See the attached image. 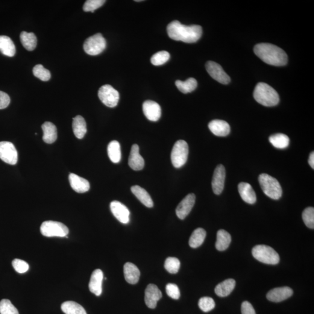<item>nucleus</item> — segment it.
Returning a JSON list of instances; mask_svg holds the SVG:
<instances>
[{
    "instance_id": "obj_1",
    "label": "nucleus",
    "mask_w": 314,
    "mask_h": 314,
    "mask_svg": "<svg viewBox=\"0 0 314 314\" xmlns=\"http://www.w3.org/2000/svg\"><path fill=\"white\" fill-rule=\"evenodd\" d=\"M167 32L171 39L186 43H194L200 39L202 29L199 25L186 26L174 20L167 26Z\"/></svg>"
},
{
    "instance_id": "obj_2",
    "label": "nucleus",
    "mask_w": 314,
    "mask_h": 314,
    "mask_svg": "<svg viewBox=\"0 0 314 314\" xmlns=\"http://www.w3.org/2000/svg\"><path fill=\"white\" fill-rule=\"evenodd\" d=\"M255 55L264 63L276 66H285L287 55L282 49L269 43L258 44L254 47Z\"/></svg>"
},
{
    "instance_id": "obj_3",
    "label": "nucleus",
    "mask_w": 314,
    "mask_h": 314,
    "mask_svg": "<svg viewBox=\"0 0 314 314\" xmlns=\"http://www.w3.org/2000/svg\"><path fill=\"white\" fill-rule=\"evenodd\" d=\"M254 98L265 107H274L280 102V96L274 89L265 83L257 84L254 91Z\"/></svg>"
},
{
    "instance_id": "obj_4",
    "label": "nucleus",
    "mask_w": 314,
    "mask_h": 314,
    "mask_svg": "<svg viewBox=\"0 0 314 314\" xmlns=\"http://www.w3.org/2000/svg\"><path fill=\"white\" fill-rule=\"evenodd\" d=\"M261 189L265 195L274 199H280L282 195V189L277 179L268 174H263L258 178Z\"/></svg>"
},
{
    "instance_id": "obj_5",
    "label": "nucleus",
    "mask_w": 314,
    "mask_h": 314,
    "mask_svg": "<svg viewBox=\"0 0 314 314\" xmlns=\"http://www.w3.org/2000/svg\"><path fill=\"white\" fill-rule=\"evenodd\" d=\"M252 254L255 259L261 263L269 265H276L280 263V255L274 248L268 246H255L252 248Z\"/></svg>"
},
{
    "instance_id": "obj_6",
    "label": "nucleus",
    "mask_w": 314,
    "mask_h": 314,
    "mask_svg": "<svg viewBox=\"0 0 314 314\" xmlns=\"http://www.w3.org/2000/svg\"><path fill=\"white\" fill-rule=\"evenodd\" d=\"M189 154V146L185 141L178 140L173 147L171 159L173 165L180 168L187 162Z\"/></svg>"
},
{
    "instance_id": "obj_7",
    "label": "nucleus",
    "mask_w": 314,
    "mask_h": 314,
    "mask_svg": "<svg viewBox=\"0 0 314 314\" xmlns=\"http://www.w3.org/2000/svg\"><path fill=\"white\" fill-rule=\"evenodd\" d=\"M41 233L46 237H66L69 233L68 228L63 223L48 221L43 223L40 227Z\"/></svg>"
},
{
    "instance_id": "obj_8",
    "label": "nucleus",
    "mask_w": 314,
    "mask_h": 314,
    "mask_svg": "<svg viewBox=\"0 0 314 314\" xmlns=\"http://www.w3.org/2000/svg\"><path fill=\"white\" fill-rule=\"evenodd\" d=\"M106 46V40L101 33H98L87 38L84 43L83 49L86 54L97 55L101 54Z\"/></svg>"
},
{
    "instance_id": "obj_9",
    "label": "nucleus",
    "mask_w": 314,
    "mask_h": 314,
    "mask_svg": "<svg viewBox=\"0 0 314 314\" xmlns=\"http://www.w3.org/2000/svg\"><path fill=\"white\" fill-rule=\"evenodd\" d=\"M98 96L102 103L110 108L116 107L119 100L118 91L109 84L104 85L99 88Z\"/></svg>"
},
{
    "instance_id": "obj_10",
    "label": "nucleus",
    "mask_w": 314,
    "mask_h": 314,
    "mask_svg": "<svg viewBox=\"0 0 314 314\" xmlns=\"http://www.w3.org/2000/svg\"><path fill=\"white\" fill-rule=\"evenodd\" d=\"M0 159L10 165H16L17 161V152L13 143L0 142Z\"/></svg>"
},
{
    "instance_id": "obj_11",
    "label": "nucleus",
    "mask_w": 314,
    "mask_h": 314,
    "mask_svg": "<svg viewBox=\"0 0 314 314\" xmlns=\"http://www.w3.org/2000/svg\"><path fill=\"white\" fill-rule=\"evenodd\" d=\"M205 67L208 74L219 83L224 84L230 83L231 81L230 76L226 73L219 64L213 61H208L205 65Z\"/></svg>"
},
{
    "instance_id": "obj_12",
    "label": "nucleus",
    "mask_w": 314,
    "mask_h": 314,
    "mask_svg": "<svg viewBox=\"0 0 314 314\" xmlns=\"http://www.w3.org/2000/svg\"><path fill=\"white\" fill-rule=\"evenodd\" d=\"M195 201L196 196L193 193L189 194L182 200L176 209V214L179 218L182 220L186 218L195 205Z\"/></svg>"
},
{
    "instance_id": "obj_13",
    "label": "nucleus",
    "mask_w": 314,
    "mask_h": 314,
    "mask_svg": "<svg viewBox=\"0 0 314 314\" xmlns=\"http://www.w3.org/2000/svg\"><path fill=\"white\" fill-rule=\"evenodd\" d=\"M110 209L114 216L120 222L124 224H127L130 221V211L121 202L118 201L111 202Z\"/></svg>"
},
{
    "instance_id": "obj_14",
    "label": "nucleus",
    "mask_w": 314,
    "mask_h": 314,
    "mask_svg": "<svg viewBox=\"0 0 314 314\" xmlns=\"http://www.w3.org/2000/svg\"><path fill=\"white\" fill-rule=\"evenodd\" d=\"M225 177V167L220 164L216 166L214 171L212 181L213 190L215 195H219L224 190Z\"/></svg>"
},
{
    "instance_id": "obj_15",
    "label": "nucleus",
    "mask_w": 314,
    "mask_h": 314,
    "mask_svg": "<svg viewBox=\"0 0 314 314\" xmlns=\"http://www.w3.org/2000/svg\"><path fill=\"white\" fill-rule=\"evenodd\" d=\"M162 293L154 284H149L145 290V300L146 306L149 309H154L157 306V302L162 298Z\"/></svg>"
},
{
    "instance_id": "obj_16",
    "label": "nucleus",
    "mask_w": 314,
    "mask_h": 314,
    "mask_svg": "<svg viewBox=\"0 0 314 314\" xmlns=\"http://www.w3.org/2000/svg\"><path fill=\"white\" fill-rule=\"evenodd\" d=\"M143 111L146 118L149 121L156 122L161 116V108L157 102L147 100L143 104Z\"/></svg>"
},
{
    "instance_id": "obj_17",
    "label": "nucleus",
    "mask_w": 314,
    "mask_h": 314,
    "mask_svg": "<svg viewBox=\"0 0 314 314\" xmlns=\"http://www.w3.org/2000/svg\"><path fill=\"white\" fill-rule=\"evenodd\" d=\"M293 294V290L289 287H277L267 293L266 298L269 301L279 303L291 297Z\"/></svg>"
},
{
    "instance_id": "obj_18",
    "label": "nucleus",
    "mask_w": 314,
    "mask_h": 314,
    "mask_svg": "<svg viewBox=\"0 0 314 314\" xmlns=\"http://www.w3.org/2000/svg\"><path fill=\"white\" fill-rule=\"evenodd\" d=\"M128 164L129 166L134 171H140L145 166V160L140 154L139 146L136 144L132 147Z\"/></svg>"
},
{
    "instance_id": "obj_19",
    "label": "nucleus",
    "mask_w": 314,
    "mask_h": 314,
    "mask_svg": "<svg viewBox=\"0 0 314 314\" xmlns=\"http://www.w3.org/2000/svg\"><path fill=\"white\" fill-rule=\"evenodd\" d=\"M102 280L103 272L99 269L95 270L91 276L89 287L90 291L97 296L101 295Z\"/></svg>"
},
{
    "instance_id": "obj_20",
    "label": "nucleus",
    "mask_w": 314,
    "mask_h": 314,
    "mask_svg": "<svg viewBox=\"0 0 314 314\" xmlns=\"http://www.w3.org/2000/svg\"><path fill=\"white\" fill-rule=\"evenodd\" d=\"M208 128L214 134L219 137L227 136L231 132L230 125L222 120H213L208 124Z\"/></svg>"
},
{
    "instance_id": "obj_21",
    "label": "nucleus",
    "mask_w": 314,
    "mask_h": 314,
    "mask_svg": "<svg viewBox=\"0 0 314 314\" xmlns=\"http://www.w3.org/2000/svg\"><path fill=\"white\" fill-rule=\"evenodd\" d=\"M69 181L72 189L79 193H84L90 189L89 181L74 174H70Z\"/></svg>"
},
{
    "instance_id": "obj_22",
    "label": "nucleus",
    "mask_w": 314,
    "mask_h": 314,
    "mask_svg": "<svg viewBox=\"0 0 314 314\" xmlns=\"http://www.w3.org/2000/svg\"><path fill=\"white\" fill-rule=\"evenodd\" d=\"M238 190L243 201L250 204H253L256 202V194L250 184L245 182L240 183L238 185Z\"/></svg>"
},
{
    "instance_id": "obj_23",
    "label": "nucleus",
    "mask_w": 314,
    "mask_h": 314,
    "mask_svg": "<svg viewBox=\"0 0 314 314\" xmlns=\"http://www.w3.org/2000/svg\"><path fill=\"white\" fill-rule=\"evenodd\" d=\"M124 272L125 280L128 283L135 284L139 281L140 272L134 264L126 263L124 266Z\"/></svg>"
},
{
    "instance_id": "obj_24",
    "label": "nucleus",
    "mask_w": 314,
    "mask_h": 314,
    "mask_svg": "<svg viewBox=\"0 0 314 314\" xmlns=\"http://www.w3.org/2000/svg\"><path fill=\"white\" fill-rule=\"evenodd\" d=\"M43 132V140L48 144L53 143L57 139V129L52 123L46 122L42 126Z\"/></svg>"
},
{
    "instance_id": "obj_25",
    "label": "nucleus",
    "mask_w": 314,
    "mask_h": 314,
    "mask_svg": "<svg viewBox=\"0 0 314 314\" xmlns=\"http://www.w3.org/2000/svg\"><path fill=\"white\" fill-rule=\"evenodd\" d=\"M132 192L143 205L148 208L154 206V202L149 194L145 189L139 186H133L131 187Z\"/></svg>"
},
{
    "instance_id": "obj_26",
    "label": "nucleus",
    "mask_w": 314,
    "mask_h": 314,
    "mask_svg": "<svg viewBox=\"0 0 314 314\" xmlns=\"http://www.w3.org/2000/svg\"><path fill=\"white\" fill-rule=\"evenodd\" d=\"M236 281L233 279H228L217 285L215 292L219 297H225L230 295L235 287Z\"/></svg>"
},
{
    "instance_id": "obj_27",
    "label": "nucleus",
    "mask_w": 314,
    "mask_h": 314,
    "mask_svg": "<svg viewBox=\"0 0 314 314\" xmlns=\"http://www.w3.org/2000/svg\"><path fill=\"white\" fill-rule=\"evenodd\" d=\"M0 51L6 56H14L16 53V48L11 38L7 36H0Z\"/></svg>"
},
{
    "instance_id": "obj_28",
    "label": "nucleus",
    "mask_w": 314,
    "mask_h": 314,
    "mask_svg": "<svg viewBox=\"0 0 314 314\" xmlns=\"http://www.w3.org/2000/svg\"><path fill=\"white\" fill-rule=\"evenodd\" d=\"M72 128L73 133L79 139H83L87 132V126L84 119L78 116L73 119Z\"/></svg>"
},
{
    "instance_id": "obj_29",
    "label": "nucleus",
    "mask_w": 314,
    "mask_h": 314,
    "mask_svg": "<svg viewBox=\"0 0 314 314\" xmlns=\"http://www.w3.org/2000/svg\"><path fill=\"white\" fill-rule=\"evenodd\" d=\"M231 236L225 230H219L217 232L215 247L218 251H225L230 246L231 242Z\"/></svg>"
},
{
    "instance_id": "obj_30",
    "label": "nucleus",
    "mask_w": 314,
    "mask_h": 314,
    "mask_svg": "<svg viewBox=\"0 0 314 314\" xmlns=\"http://www.w3.org/2000/svg\"><path fill=\"white\" fill-rule=\"evenodd\" d=\"M20 42L24 48L28 51H33L36 48L37 37L33 33L22 32L20 35Z\"/></svg>"
},
{
    "instance_id": "obj_31",
    "label": "nucleus",
    "mask_w": 314,
    "mask_h": 314,
    "mask_svg": "<svg viewBox=\"0 0 314 314\" xmlns=\"http://www.w3.org/2000/svg\"><path fill=\"white\" fill-rule=\"evenodd\" d=\"M108 155L114 163H118L121 160V146L118 141L114 140L108 146Z\"/></svg>"
},
{
    "instance_id": "obj_32",
    "label": "nucleus",
    "mask_w": 314,
    "mask_h": 314,
    "mask_svg": "<svg viewBox=\"0 0 314 314\" xmlns=\"http://www.w3.org/2000/svg\"><path fill=\"white\" fill-rule=\"evenodd\" d=\"M206 237V231L202 228L196 229L194 231L189 239V245L191 248H196L199 247L203 243Z\"/></svg>"
},
{
    "instance_id": "obj_33",
    "label": "nucleus",
    "mask_w": 314,
    "mask_h": 314,
    "mask_svg": "<svg viewBox=\"0 0 314 314\" xmlns=\"http://www.w3.org/2000/svg\"><path fill=\"white\" fill-rule=\"evenodd\" d=\"M61 310L66 314H87L83 307L72 301L64 302L61 305Z\"/></svg>"
},
{
    "instance_id": "obj_34",
    "label": "nucleus",
    "mask_w": 314,
    "mask_h": 314,
    "mask_svg": "<svg viewBox=\"0 0 314 314\" xmlns=\"http://www.w3.org/2000/svg\"><path fill=\"white\" fill-rule=\"evenodd\" d=\"M270 143L275 148L284 149L289 145L290 140L288 136L282 133H277L270 136L269 138Z\"/></svg>"
},
{
    "instance_id": "obj_35",
    "label": "nucleus",
    "mask_w": 314,
    "mask_h": 314,
    "mask_svg": "<svg viewBox=\"0 0 314 314\" xmlns=\"http://www.w3.org/2000/svg\"><path fill=\"white\" fill-rule=\"evenodd\" d=\"M175 84L180 92L187 94L192 92L196 89L198 86V82L195 78H190L184 82L177 81L175 82Z\"/></svg>"
},
{
    "instance_id": "obj_36",
    "label": "nucleus",
    "mask_w": 314,
    "mask_h": 314,
    "mask_svg": "<svg viewBox=\"0 0 314 314\" xmlns=\"http://www.w3.org/2000/svg\"><path fill=\"white\" fill-rule=\"evenodd\" d=\"M164 266L170 274H175L178 272L181 266L180 261L175 257L166 258Z\"/></svg>"
},
{
    "instance_id": "obj_37",
    "label": "nucleus",
    "mask_w": 314,
    "mask_h": 314,
    "mask_svg": "<svg viewBox=\"0 0 314 314\" xmlns=\"http://www.w3.org/2000/svg\"><path fill=\"white\" fill-rule=\"evenodd\" d=\"M33 73L35 77L44 82L48 81L51 78L50 72L41 64H38L33 67Z\"/></svg>"
},
{
    "instance_id": "obj_38",
    "label": "nucleus",
    "mask_w": 314,
    "mask_h": 314,
    "mask_svg": "<svg viewBox=\"0 0 314 314\" xmlns=\"http://www.w3.org/2000/svg\"><path fill=\"white\" fill-rule=\"evenodd\" d=\"M170 54L168 52L162 51L157 52L152 55L151 62L155 66H160L167 62L169 60Z\"/></svg>"
},
{
    "instance_id": "obj_39",
    "label": "nucleus",
    "mask_w": 314,
    "mask_h": 314,
    "mask_svg": "<svg viewBox=\"0 0 314 314\" xmlns=\"http://www.w3.org/2000/svg\"><path fill=\"white\" fill-rule=\"evenodd\" d=\"M0 314H19L17 308L8 299H3L0 301Z\"/></svg>"
},
{
    "instance_id": "obj_40",
    "label": "nucleus",
    "mask_w": 314,
    "mask_h": 314,
    "mask_svg": "<svg viewBox=\"0 0 314 314\" xmlns=\"http://www.w3.org/2000/svg\"><path fill=\"white\" fill-rule=\"evenodd\" d=\"M302 217L304 224L308 228H314V208L313 207H308L306 208L302 214Z\"/></svg>"
},
{
    "instance_id": "obj_41",
    "label": "nucleus",
    "mask_w": 314,
    "mask_h": 314,
    "mask_svg": "<svg viewBox=\"0 0 314 314\" xmlns=\"http://www.w3.org/2000/svg\"><path fill=\"white\" fill-rule=\"evenodd\" d=\"M198 306L202 312L207 313L213 310L215 308V303L212 298L203 297L199 299L198 301Z\"/></svg>"
},
{
    "instance_id": "obj_42",
    "label": "nucleus",
    "mask_w": 314,
    "mask_h": 314,
    "mask_svg": "<svg viewBox=\"0 0 314 314\" xmlns=\"http://www.w3.org/2000/svg\"><path fill=\"white\" fill-rule=\"evenodd\" d=\"M105 1L104 0H87L85 2L83 10L85 12H92L94 13L97 9L100 8L103 5Z\"/></svg>"
},
{
    "instance_id": "obj_43",
    "label": "nucleus",
    "mask_w": 314,
    "mask_h": 314,
    "mask_svg": "<svg viewBox=\"0 0 314 314\" xmlns=\"http://www.w3.org/2000/svg\"><path fill=\"white\" fill-rule=\"evenodd\" d=\"M166 292L169 297L178 300L181 296L180 289L177 284L174 283H168L166 286Z\"/></svg>"
},
{
    "instance_id": "obj_44",
    "label": "nucleus",
    "mask_w": 314,
    "mask_h": 314,
    "mask_svg": "<svg viewBox=\"0 0 314 314\" xmlns=\"http://www.w3.org/2000/svg\"><path fill=\"white\" fill-rule=\"evenodd\" d=\"M12 264H13L15 270L19 274H24L28 271L29 268V264L22 260L15 259Z\"/></svg>"
},
{
    "instance_id": "obj_45",
    "label": "nucleus",
    "mask_w": 314,
    "mask_h": 314,
    "mask_svg": "<svg viewBox=\"0 0 314 314\" xmlns=\"http://www.w3.org/2000/svg\"><path fill=\"white\" fill-rule=\"evenodd\" d=\"M10 102V96L7 93L0 91V110L5 109L8 107Z\"/></svg>"
},
{
    "instance_id": "obj_46",
    "label": "nucleus",
    "mask_w": 314,
    "mask_h": 314,
    "mask_svg": "<svg viewBox=\"0 0 314 314\" xmlns=\"http://www.w3.org/2000/svg\"><path fill=\"white\" fill-rule=\"evenodd\" d=\"M242 314H256L252 305L248 301H244L242 304Z\"/></svg>"
},
{
    "instance_id": "obj_47",
    "label": "nucleus",
    "mask_w": 314,
    "mask_h": 314,
    "mask_svg": "<svg viewBox=\"0 0 314 314\" xmlns=\"http://www.w3.org/2000/svg\"><path fill=\"white\" fill-rule=\"evenodd\" d=\"M310 165L313 169H314V152H312L310 155L309 159Z\"/></svg>"
},
{
    "instance_id": "obj_48",
    "label": "nucleus",
    "mask_w": 314,
    "mask_h": 314,
    "mask_svg": "<svg viewBox=\"0 0 314 314\" xmlns=\"http://www.w3.org/2000/svg\"><path fill=\"white\" fill-rule=\"evenodd\" d=\"M135 1L140 2V1H142V0H136V1Z\"/></svg>"
}]
</instances>
